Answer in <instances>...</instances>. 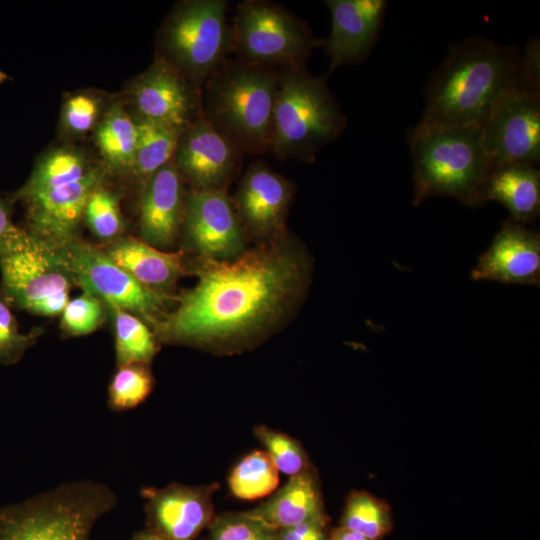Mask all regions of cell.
<instances>
[{
  "label": "cell",
  "mask_w": 540,
  "mask_h": 540,
  "mask_svg": "<svg viewBox=\"0 0 540 540\" xmlns=\"http://www.w3.org/2000/svg\"><path fill=\"white\" fill-rule=\"evenodd\" d=\"M407 138L414 206L432 196L452 197L472 208L486 203V186L495 169L484 150L480 127L415 125Z\"/></svg>",
  "instance_id": "277c9868"
},
{
  "label": "cell",
  "mask_w": 540,
  "mask_h": 540,
  "mask_svg": "<svg viewBox=\"0 0 540 540\" xmlns=\"http://www.w3.org/2000/svg\"><path fill=\"white\" fill-rule=\"evenodd\" d=\"M218 487L171 483L143 488L147 529L165 540H194L215 516L212 496Z\"/></svg>",
  "instance_id": "9a60e30c"
},
{
  "label": "cell",
  "mask_w": 540,
  "mask_h": 540,
  "mask_svg": "<svg viewBox=\"0 0 540 540\" xmlns=\"http://www.w3.org/2000/svg\"><path fill=\"white\" fill-rule=\"evenodd\" d=\"M328 540H372L366 536L350 530L348 528L337 526L331 527Z\"/></svg>",
  "instance_id": "f35d334b"
},
{
  "label": "cell",
  "mask_w": 540,
  "mask_h": 540,
  "mask_svg": "<svg viewBox=\"0 0 540 540\" xmlns=\"http://www.w3.org/2000/svg\"><path fill=\"white\" fill-rule=\"evenodd\" d=\"M485 199L504 206L511 220L526 225L540 213V171L536 165L514 164L495 169Z\"/></svg>",
  "instance_id": "603a6c76"
},
{
  "label": "cell",
  "mask_w": 540,
  "mask_h": 540,
  "mask_svg": "<svg viewBox=\"0 0 540 540\" xmlns=\"http://www.w3.org/2000/svg\"><path fill=\"white\" fill-rule=\"evenodd\" d=\"M99 101L87 94H75L67 99L63 107V123L66 128L76 134L89 131L98 118Z\"/></svg>",
  "instance_id": "d590c367"
},
{
  "label": "cell",
  "mask_w": 540,
  "mask_h": 540,
  "mask_svg": "<svg viewBox=\"0 0 540 540\" xmlns=\"http://www.w3.org/2000/svg\"><path fill=\"white\" fill-rule=\"evenodd\" d=\"M132 172L145 181L173 160L180 132L168 126L138 119Z\"/></svg>",
  "instance_id": "484cf974"
},
{
  "label": "cell",
  "mask_w": 540,
  "mask_h": 540,
  "mask_svg": "<svg viewBox=\"0 0 540 540\" xmlns=\"http://www.w3.org/2000/svg\"><path fill=\"white\" fill-rule=\"evenodd\" d=\"M0 274L11 307L44 317L61 314L75 285L63 251L20 227L0 245Z\"/></svg>",
  "instance_id": "52a82bcc"
},
{
  "label": "cell",
  "mask_w": 540,
  "mask_h": 540,
  "mask_svg": "<svg viewBox=\"0 0 540 540\" xmlns=\"http://www.w3.org/2000/svg\"><path fill=\"white\" fill-rule=\"evenodd\" d=\"M74 284L103 301L108 308L128 311L150 326L167 310L174 296L155 292L139 283L102 249L78 238L62 249Z\"/></svg>",
  "instance_id": "8fae6325"
},
{
  "label": "cell",
  "mask_w": 540,
  "mask_h": 540,
  "mask_svg": "<svg viewBox=\"0 0 540 540\" xmlns=\"http://www.w3.org/2000/svg\"><path fill=\"white\" fill-rule=\"evenodd\" d=\"M339 526L372 540H382L393 529L392 510L386 501L367 491H352L347 497Z\"/></svg>",
  "instance_id": "83f0119b"
},
{
  "label": "cell",
  "mask_w": 540,
  "mask_h": 540,
  "mask_svg": "<svg viewBox=\"0 0 540 540\" xmlns=\"http://www.w3.org/2000/svg\"><path fill=\"white\" fill-rule=\"evenodd\" d=\"M494 169L540 160V46L521 81L492 108L480 126Z\"/></svg>",
  "instance_id": "30bf717a"
},
{
  "label": "cell",
  "mask_w": 540,
  "mask_h": 540,
  "mask_svg": "<svg viewBox=\"0 0 540 540\" xmlns=\"http://www.w3.org/2000/svg\"><path fill=\"white\" fill-rule=\"evenodd\" d=\"M227 1L190 0L168 18L162 33L166 60L188 81L204 84L232 52Z\"/></svg>",
  "instance_id": "9c48e42d"
},
{
  "label": "cell",
  "mask_w": 540,
  "mask_h": 540,
  "mask_svg": "<svg viewBox=\"0 0 540 540\" xmlns=\"http://www.w3.org/2000/svg\"><path fill=\"white\" fill-rule=\"evenodd\" d=\"M186 195L173 160L144 183L139 209L140 239L158 249L170 248L181 231Z\"/></svg>",
  "instance_id": "ffe728a7"
},
{
  "label": "cell",
  "mask_w": 540,
  "mask_h": 540,
  "mask_svg": "<svg viewBox=\"0 0 540 540\" xmlns=\"http://www.w3.org/2000/svg\"><path fill=\"white\" fill-rule=\"evenodd\" d=\"M113 318L116 365L147 363L158 352V341L145 321L118 308H108Z\"/></svg>",
  "instance_id": "4316f807"
},
{
  "label": "cell",
  "mask_w": 540,
  "mask_h": 540,
  "mask_svg": "<svg viewBox=\"0 0 540 540\" xmlns=\"http://www.w3.org/2000/svg\"><path fill=\"white\" fill-rule=\"evenodd\" d=\"M96 169L86 157L72 148L51 150L36 163L27 181L10 198L25 200L32 196L81 181Z\"/></svg>",
  "instance_id": "cb8c5ba5"
},
{
  "label": "cell",
  "mask_w": 540,
  "mask_h": 540,
  "mask_svg": "<svg viewBox=\"0 0 540 540\" xmlns=\"http://www.w3.org/2000/svg\"><path fill=\"white\" fill-rule=\"evenodd\" d=\"M331 30L324 43L330 59L329 73L345 64L364 61L383 27L385 0H327Z\"/></svg>",
  "instance_id": "e0dca14e"
},
{
  "label": "cell",
  "mask_w": 540,
  "mask_h": 540,
  "mask_svg": "<svg viewBox=\"0 0 540 540\" xmlns=\"http://www.w3.org/2000/svg\"><path fill=\"white\" fill-rule=\"evenodd\" d=\"M294 185L262 161L244 173L231 198L244 234L260 242L285 234Z\"/></svg>",
  "instance_id": "5bb4252c"
},
{
  "label": "cell",
  "mask_w": 540,
  "mask_h": 540,
  "mask_svg": "<svg viewBox=\"0 0 540 540\" xmlns=\"http://www.w3.org/2000/svg\"><path fill=\"white\" fill-rule=\"evenodd\" d=\"M475 281L540 284V234L513 220L505 221L471 271Z\"/></svg>",
  "instance_id": "d6986e66"
},
{
  "label": "cell",
  "mask_w": 540,
  "mask_h": 540,
  "mask_svg": "<svg viewBox=\"0 0 540 540\" xmlns=\"http://www.w3.org/2000/svg\"><path fill=\"white\" fill-rule=\"evenodd\" d=\"M231 31L238 59L279 71L306 66L320 43L304 21L264 0L240 2Z\"/></svg>",
  "instance_id": "ba28073f"
},
{
  "label": "cell",
  "mask_w": 540,
  "mask_h": 540,
  "mask_svg": "<svg viewBox=\"0 0 540 540\" xmlns=\"http://www.w3.org/2000/svg\"><path fill=\"white\" fill-rule=\"evenodd\" d=\"M133 101L144 119L182 133L202 115L201 100L190 82L165 59H159L134 83Z\"/></svg>",
  "instance_id": "2e32d148"
},
{
  "label": "cell",
  "mask_w": 540,
  "mask_h": 540,
  "mask_svg": "<svg viewBox=\"0 0 540 540\" xmlns=\"http://www.w3.org/2000/svg\"><path fill=\"white\" fill-rule=\"evenodd\" d=\"M154 378L147 363H129L117 366L109 387L108 404L114 411L133 409L150 395Z\"/></svg>",
  "instance_id": "f546056e"
},
{
  "label": "cell",
  "mask_w": 540,
  "mask_h": 540,
  "mask_svg": "<svg viewBox=\"0 0 540 540\" xmlns=\"http://www.w3.org/2000/svg\"><path fill=\"white\" fill-rule=\"evenodd\" d=\"M207 540H275L276 529L246 512H226L214 516Z\"/></svg>",
  "instance_id": "d6a6232c"
},
{
  "label": "cell",
  "mask_w": 540,
  "mask_h": 540,
  "mask_svg": "<svg viewBox=\"0 0 540 540\" xmlns=\"http://www.w3.org/2000/svg\"><path fill=\"white\" fill-rule=\"evenodd\" d=\"M346 125L326 76H315L306 66L279 72L270 142L278 159L312 162Z\"/></svg>",
  "instance_id": "5b68a950"
},
{
  "label": "cell",
  "mask_w": 540,
  "mask_h": 540,
  "mask_svg": "<svg viewBox=\"0 0 540 540\" xmlns=\"http://www.w3.org/2000/svg\"><path fill=\"white\" fill-rule=\"evenodd\" d=\"M132 540H165L158 534L153 531L146 529L138 534H136Z\"/></svg>",
  "instance_id": "ab89813d"
},
{
  "label": "cell",
  "mask_w": 540,
  "mask_h": 540,
  "mask_svg": "<svg viewBox=\"0 0 540 540\" xmlns=\"http://www.w3.org/2000/svg\"><path fill=\"white\" fill-rule=\"evenodd\" d=\"M196 284L149 327L158 342L219 354L251 349L286 325L310 287L312 260L286 232L228 260L199 258Z\"/></svg>",
  "instance_id": "6da1fadb"
},
{
  "label": "cell",
  "mask_w": 540,
  "mask_h": 540,
  "mask_svg": "<svg viewBox=\"0 0 540 540\" xmlns=\"http://www.w3.org/2000/svg\"><path fill=\"white\" fill-rule=\"evenodd\" d=\"M102 250L139 283L163 295L172 296L177 281L187 274L184 251L161 250L140 238L121 237Z\"/></svg>",
  "instance_id": "44dd1931"
},
{
  "label": "cell",
  "mask_w": 540,
  "mask_h": 540,
  "mask_svg": "<svg viewBox=\"0 0 540 540\" xmlns=\"http://www.w3.org/2000/svg\"><path fill=\"white\" fill-rule=\"evenodd\" d=\"M249 512L276 530L328 517L312 468L290 477L269 499Z\"/></svg>",
  "instance_id": "7402d4cb"
},
{
  "label": "cell",
  "mask_w": 540,
  "mask_h": 540,
  "mask_svg": "<svg viewBox=\"0 0 540 540\" xmlns=\"http://www.w3.org/2000/svg\"><path fill=\"white\" fill-rule=\"evenodd\" d=\"M136 141V121L121 106L113 105L96 130V142L108 166L131 171Z\"/></svg>",
  "instance_id": "d4e9b609"
},
{
  "label": "cell",
  "mask_w": 540,
  "mask_h": 540,
  "mask_svg": "<svg viewBox=\"0 0 540 540\" xmlns=\"http://www.w3.org/2000/svg\"><path fill=\"white\" fill-rule=\"evenodd\" d=\"M279 72L226 58L204 82L203 117L243 154L270 151Z\"/></svg>",
  "instance_id": "3957f363"
},
{
  "label": "cell",
  "mask_w": 540,
  "mask_h": 540,
  "mask_svg": "<svg viewBox=\"0 0 540 540\" xmlns=\"http://www.w3.org/2000/svg\"><path fill=\"white\" fill-rule=\"evenodd\" d=\"M117 498L98 481L63 483L21 502L0 507V540H91L98 520Z\"/></svg>",
  "instance_id": "8992f818"
},
{
  "label": "cell",
  "mask_w": 540,
  "mask_h": 540,
  "mask_svg": "<svg viewBox=\"0 0 540 540\" xmlns=\"http://www.w3.org/2000/svg\"><path fill=\"white\" fill-rule=\"evenodd\" d=\"M538 39L523 52L481 36L450 46L424 91L422 128L480 127L496 103L523 78Z\"/></svg>",
  "instance_id": "7a4b0ae2"
},
{
  "label": "cell",
  "mask_w": 540,
  "mask_h": 540,
  "mask_svg": "<svg viewBox=\"0 0 540 540\" xmlns=\"http://www.w3.org/2000/svg\"><path fill=\"white\" fill-rule=\"evenodd\" d=\"M244 154L201 115L179 136L173 162L196 191L227 190Z\"/></svg>",
  "instance_id": "4fadbf2b"
},
{
  "label": "cell",
  "mask_w": 540,
  "mask_h": 540,
  "mask_svg": "<svg viewBox=\"0 0 540 540\" xmlns=\"http://www.w3.org/2000/svg\"><path fill=\"white\" fill-rule=\"evenodd\" d=\"M108 313L103 301L83 292L67 302L60 314V327L68 336L88 335L103 325Z\"/></svg>",
  "instance_id": "836d02e7"
},
{
  "label": "cell",
  "mask_w": 540,
  "mask_h": 540,
  "mask_svg": "<svg viewBox=\"0 0 540 540\" xmlns=\"http://www.w3.org/2000/svg\"><path fill=\"white\" fill-rule=\"evenodd\" d=\"M11 309L0 291V365L4 366L18 363L41 335L37 329L22 332Z\"/></svg>",
  "instance_id": "e575fe53"
},
{
  "label": "cell",
  "mask_w": 540,
  "mask_h": 540,
  "mask_svg": "<svg viewBox=\"0 0 540 540\" xmlns=\"http://www.w3.org/2000/svg\"><path fill=\"white\" fill-rule=\"evenodd\" d=\"M100 181L95 170L81 181L23 200L27 230L57 249L67 247L79 238L87 200Z\"/></svg>",
  "instance_id": "ac0fdd59"
},
{
  "label": "cell",
  "mask_w": 540,
  "mask_h": 540,
  "mask_svg": "<svg viewBox=\"0 0 540 540\" xmlns=\"http://www.w3.org/2000/svg\"><path fill=\"white\" fill-rule=\"evenodd\" d=\"M279 471L266 451H253L246 455L229 476L231 493L244 500H254L275 491Z\"/></svg>",
  "instance_id": "f1b7e54d"
},
{
  "label": "cell",
  "mask_w": 540,
  "mask_h": 540,
  "mask_svg": "<svg viewBox=\"0 0 540 540\" xmlns=\"http://www.w3.org/2000/svg\"><path fill=\"white\" fill-rule=\"evenodd\" d=\"M11 199L0 195V245L17 229L12 221Z\"/></svg>",
  "instance_id": "74e56055"
},
{
  "label": "cell",
  "mask_w": 540,
  "mask_h": 540,
  "mask_svg": "<svg viewBox=\"0 0 540 540\" xmlns=\"http://www.w3.org/2000/svg\"><path fill=\"white\" fill-rule=\"evenodd\" d=\"M181 232L199 258L228 260L245 251V234L227 190H190Z\"/></svg>",
  "instance_id": "7c38bea8"
},
{
  "label": "cell",
  "mask_w": 540,
  "mask_h": 540,
  "mask_svg": "<svg viewBox=\"0 0 540 540\" xmlns=\"http://www.w3.org/2000/svg\"><path fill=\"white\" fill-rule=\"evenodd\" d=\"M83 221L103 242L109 244L121 238L124 226L118 194L99 184L87 200Z\"/></svg>",
  "instance_id": "4dcf8cb0"
},
{
  "label": "cell",
  "mask_w": 540,
  "mask_h": 540,
  "mask_svg": "<svg viewBox=\"0 0 540 540\" xmlns=\"http://www.w3.org/2000/svg\"><path fill=\"white\" fill-rule=\"evenodd\" d=\"M254 435L266 448L278 471L292 477L312 468L303 447L287 434L259 425L254 428Z\"/></svg>",
  "instance_id": "1f68e13d"
},
{
  "label": "cell",
  "mask_w": 540,
  "mask_h": 540,
  "mask_svg": "<svg viewBox=\"0 0 540 540\" xmlns=\"http://www.w3.org/2000/svg\"><path fill=\"white\" fill-rule=\"evenodd\" d=\"M330 529V518L326 517L278 529L275 540H328Z\"/></svg>",
  "instance_id": "8d00e7d4"
}]
</instances>
